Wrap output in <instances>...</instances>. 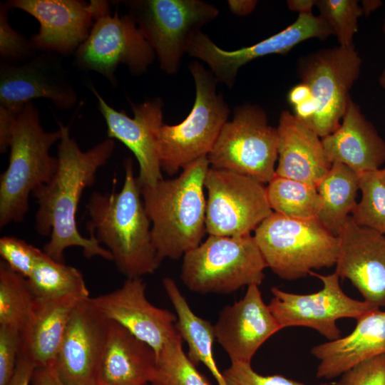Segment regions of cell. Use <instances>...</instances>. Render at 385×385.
<instances>
[{"label":"cell","mask_w":385,"mask_h":385,"mask_svg":"<svg viewBox=\"0 0 385 385\" xmlns=\"http://www.w3.org/2000/svg\"><path fill=\"white\" fill-rule=\"evenodd\" d=\"M382 5V1L379 0H364L361 3V8L363 15H369Z\"/></svg>","instance_id":"cell-44"},{"label":"cell","mask_w":385,"mask_h":385,"mask_svg":"<svg viewBox=\"0 0 385 385\" xmlns=\"http://www.w3.org/2000/svg\"><path fill=\"white\" fill-rule=\"evenodd\" d=\"M27 281L37 299L90 298L81 272L74 267L55 261L43 251Z\"/></svg>","instance_id":"cell-29"},{"label":"cell","mask_w":385,"mask_h":385,"mask_svg":"<svg viewBox=\"0 0 385 385\" xmlns=\"http://www.w3.org/2000/svg\"></svg>","instance_id":"cell-48"},{"label":"cell","mask_w":385,"mask_h":385,"mask_svg":"<svg viewBox=\"0 0 385 385\" xmlns=\"http://www.w3.org/2000/svg\"><path fill=\"white\" fill-rule=\"evenodd\" d=\"M152 385H212L183 349L178 332L163 345L156 356Z\"/></svg>","instance_id":"cell-32"},{"label":"cell","mask_w":385,"mask_h":385,"mask_svg":"<svg viewBox=\"0 0 385 385\" xmlns=\"http://www.w3.org/2000/svg\"><path fill=\"white\" fill-rule=\"evenodd\" d=\"M379 175L383 183L385 184V168L378 170Z\"/></svg>","instance_id":"cell-46"},{"label":"cell","mask_w":385,"mask_h":385,"mask_svg":"<svg viewBox=\"0 0 385 385\" xmlns=\"http://www.w3.org/2000/svg\"><path fill=\"white\" fill-rule=\"evenodd\" d=\"M111 320L91 297L77 303L70 316L55 367L63 385H98V371Z\"/></svg>","instance_id":"cell-15"},{"label":"cell","mask_w":385,"mask_h":385,"mask_svg":"<svg viewBox=\"0 0 385 385\" xmlns=\"http://www.w3.org/2000/svg\"><path fill=\"white\" fill-rule=\"evenodd\" d=\"M20 349V332L9 326L0 325V385H9Z\"/></svg>","instance_id":"cell-39"},{"label":"cell","mask_w":385,"mask_h":385,"mask_svg":"<svg viewBox=\"0 0 385 385\" xmlns=\"http://www.w3.org/2000/svg\"><path fill=\"white\" fill-rule=\"evenodd\" d=\"M266 190L272 211L288 217L317 218L322 208L317 187L304 182L275 175Z\"/></svg>","instance_id":"cell-30"},{"label":"cell","mask_w":385,"mask_h":385,"mask_svg":"<svg viewBox=\"0 0 385 385\" xmlns=\"http://www.w3.org/2000/svg\"><path fill=\"white\" fill-rule=\"evenodd\" d=\"M359 176L361 199L351 216L358 225L385 235V184L378 170Z\"/></svg>","instance_id":"cell-33"},{"label":"cell","mask_w":385,"mask_h":385,"mask_svg":"<svg viewBox=\"0 0 385 385\" xmlns=\"http://www.w3.org/2000/svg\"><path fill=\"white\" fill-rule=\"evenodd\" d=\"M310 275L319 279L322 288L312 294H295L277 287L271 288L272 298L268 307L282 329L290 327L313 329L329 341L341 337L337 325L342 318L358 319L368 312L379 309L354 299L342 289L339 276L334 272L322 275L312 271Z\"/></svg>","instance_id":"cell-13"},{"label":"cell","mask_w":385,"mask_h":385,"mask_svg":"<svg viewBox=\"0 0 385 385\" xmlns=\"http://www.w3.org/2000/svg\"><path fill=\"white\" fill-rule=\"evenodd\" d=\"M35 302L27 279L0 262V325L20 332L25 327Z\"/></svg>","instance_id":"cell-31"},{"label":"cell","mask_w":385,"mask_h":385,"mask_svg":"<svg viewBox=\"0 0 385 385\" xmlns=\"http://www.w3.org/2000/svg\"><path fill=\"white\" fill-rule=\"evenodd\" d=\"M322 142L332 163L344 164L358 175L379 170L385 162V141L351 98L342 123Z\"/></svg>","instance_id":"cell-24"},{"label":"cell","mask_w":385,"mask_h":385,"mask_svg":"<svg viewBox=\"0 0 385 385\" xmlns=\"http://www.w3.org/2000/svg\"><path fill=\"white\" fill-rule=\"evenodd\" d=\"M153 349L111 320L98 371V385H148L155 371Z\"/></svg>","instance_id":"cell-25"},{"label":"cell","mask_w":385,"mask_h":385,"mask_svg":"<svg viewBox=\"0 0 385 385\" xmlns=\"http://www.w3.org/2000/svg\"><path fill=\"white\" fill-rule=\"evenodd\" d=\"M210 165L203 157L173 179L140 188L151 222V237L160 262L178 260L197 247L206 231L205 179Z\"/></svg>","instance_id":"cell-3"},{"label":"cell","mask_w":385,"mask_h":385,"mask_svg":"<svg viewBox=\"0 0 385 385\" xmlns=\"http://www.w3.org/2000/svg\"><path fill=\"white\" fill-rule=\"evenodd\" d=\"M163 285L176 312V329L188 344V357L195 365L202 363L218 385H227L213 356L215 339L213 325L194 313L172 278L165 277Z\"/></svg>","instance_id":"cell-27"},{"label":"cell","mask_w":385,"mask_h":385,"mask_svg":"<svg viewBox=\"0 0 385 385\" xmlns=\"http://www.w3.org/2000/svg\"><path fill=\"white\" fill-rule=\"evenodd\" d=\"M75 53L76 66L101 74L113 85L117 83L115 71L120 63L140 75L156 58L130 16H120L118 8L111 15L109 6L96 17L88 38Z\"/></svg>","instance_id":"cell-12"},{"label":"cell","mask_w":385,"mask_h":385,"mask_svg":"<svg viewBox=\"0 0 385 385\" xmlns=\"http://www.w3.org/2000/svg\"><path fill=\"white\" fill-rule=\"evenodd\" d=\"M209 235H250L272 212L265 184L247 175L210 167L205 179Z\"/></svg>","instance_id":"cell-11"},{"label":"cell","mask_w":385,"mask_h":385,"mask_svg":"<svg viewBox=\"0 0 385 385\" xmlns=\"http://www.w3.org/2000/svg\"><path fill=\"white\" fill-rule=\"evenodd\" d=\"M58 123L61 136L57 170L48 183L32 192L38 204L35 229L41 235H50L43 251L63 263L64 251L70 247H80L87 258L99 256L113 260L110 251L101 246L94 237L87 238L81 235L76 213L83 190L95 183L96 173L111 158L115 142L108 138L83 151L71 136L68 127L59 121Z\"/></svg>","instance_id":"cell-1"},{"label":"cell","mask_w":385,"mask_h":385,"mask_svg":"<svg viewBox=\"0 0 385 385\" xmlns=\"http://www.w3.org/2000/svg\"><path fill=\"white\" fill-rule=\"evenodd\" d=\"M317 189L322 200L317 218L331 233L338 236L357 204L359 176L346 165L334 163Z\"/></svg>","instance_id":"cell-28"},{"label":"cell","mask_w":385,"mask_h":385,"mask_svg":"<svg viewBox=\"0 0 385 385\" xmlns=\"http://www.w3.org/2000/svg\"><path fill=\"white\" fill-rule=\"evenodd\" d=\"M254 237L267 267L283 279L329 268L339 255V237L318 218L295 219L273 212L255 229Z\"/></svg>","instance_id":"cell-6"},{"label":"cell","mask_w":385,"mask_h":385,"mask_svg":"<svg viewBox=\"0 0 385 385\" xmlns=\"http://www.w3.org/2000/svg\"><path fill=\"white\" fill-rule=\"evenodd\" d=\"M9 8L0 4V56L2 63L16 64L25 62L36 54L31 41L14 30L8 18Z\"/></svg>","instance_id":"cell-35"},{"label":"cell","mask_w":385,"mask_h":385,"mask_svg":"<svg viewBox=\"0 0 385 385\" xmlns=\"http://www.w3.org/2000/svg\"><path fill=\"white\" fill-rule=\"evenodd\" d=\"M316 6L322 18L332 29L339 46L354 45L358 31V20L363 15L356 0H317Z\"/></svg>","instance_id":"cell-34"},{"label":"cell","mask_w":385,"mask_h":385,"mask_svg":"<svg viewBox=\"0 0 385 385\" xmlns=\"http://www.w3.org/2000/svg\"><path fill=\"white\" fill-rule=\"evenodd\" d=\"M277 131L278 163L275 175L317 187L332 165L322 138L288 111L281 113Z\"/></svg>","instance_id":"cell-22"},{"label":"cell","mask_w":385,"mask_h":385,"mask_svg":"<svg viewBox=\"0 0 385 385\" xmlns=\"http://www.w3.org/2000/svg\"><path fill=\"white\" fill-rule=\"evenodd\" d=\"M289 10L299 14H312V9L316 6L317 0H289L287 1Z\"/></svg>","instance_id":"cell-43"},{"label":"cell","mask_w":385,"mask_h":385,"mask_svg":"<svg viewBox=\"0 0 385 385\" xmlns=\"http://www.w3.org/2000/svg\"><path fill=\"white\" fill-rule=\"evenodd\" d=\"M335 272L348 279L364 300L385 306V235L358 225L350 216L338 236Z\"/></svg>","instance_id":"cell-20"},{"label":"cell","mask_w":385,"mask_h":385,"mask_svg":"<svg viewBox=\"0 0 385 385\" xmlns=\"http://www.w3.org/2000/svg\"><path fill=\"white\" fill-rule=\"evenodd\" d=\"M189 70L195 86L193 107L180 123H163L157 137L161 169L169 175L207 156L230 112L212 72L199 61L190 63Z\"/></svg>","instance_id":"cell-7"},{"label":"cell","mask_w":385,"mask_h":385,"mask_svg":"<svg viewBox=\"0 0 385 385\" xmlns=\"http://www.w3.org/2000/svg\"><path fill=\"white\" fill-rule=\"evenodd\" d=\"M379 82L381 88L385 91V68L382 71L379 78Z\"/></svg>","instance_id":"cell-45"},{"label":"cell","mask_w":385,"mask_h":385,"mask_svg":"<svg viewBox=\"0 0 385 385\" xmlns=\"http://www.w3.org/2000/svg\"><path fill=\"white\" fill-rule=\"evenodd\" d=\"M101 1L10 0L9 9L22 10L38 20L39 31L30 39L36 51L76 53L88 38Z\"/></svg>","instance_id":"cell-17"},{"label":"cell","mask_w":385,"mask_h":385,"mask_svg":"<svg viewBox=\"0 0 385 385\" xmlns=\"http://www.w3.org/2000/svg\"><path fill=\"white\" fill-rule=\"evenodd\" d=\"M61 130L47 132L32 101L24 105L11 131L9 165L0 178V227L19 222L29 210V198L35 189L55 175L58 158L50 154L60 140Z\"/></svg>","instance_id":"cell-4"},{"label":"cell","mask_w":385,"mask_h":385,"mask_svg":"<svg viewBox=\"0 0 385 385\" xmlns=\"http://www.w3.org/2000/svg\"><path fill=\"white\" fill-rule=\"evenodd\" d=\"M361 66L354 45L322 49L299 60L303 98L294 114L321 138L340 125Z\"/></svg>","instance_id":"cell-5"},{"label":"cell","mask_w":385,"mask_h":385,"mask_svg":"<svg viewBox=\"0 0 385 385\" xmlns=\"http://www.w3.org/2000/svg\"><path fill=\"white\" fill-rule=\"evenodd\" d=\"M37 98L51 100L60 109H70L77 93L55 53H41L18 64L1 63L0 108L17 115Z\"/></svg>","instance_id":"cell-16"},{"label":"cell","mask_w":385,"mask_h":385,"mask_svg":"<svg viewBox=\"0 0 385 385\" xmlns=\"http://www.w3.org/2000/svg\"><path fill=\"white\" fill-rule=\"evenodd\" d=\"M31 384V385H63L58 376L55 364L36 367Z\"/></svg>","instance_id":"cell-41"},{"label":"cell","mask_w":385,"mask_h":385,"mask_svg":"<svg viewBox=\"0 0 385 385\" xmlns=\"http://www.w3.org/2000/svg\"><path fill=\"white\" fill-rule=\"evenodd\" d=\"M222 374L227 385H305L279 374L267 376L260 374L249 363L231 362V365ZM329 384L322 383L317 385Z\"/></svg>","instance_id":"cell-37"},{"label":"cell","mask_w":385,"mask_h":385,"mask_svg":"<svg viewBox=\"0 0 385 385\" xmlns=\"http://www.w3.org/2000/svg\"><path fill=\"white\" fill-rule=\"evenodd\" d=\"M227 4L230 11L237 16H246L255 9L257 1L255 0H230Z\"/></svg>","instance_id":"cell-42"},{"label":"cell","mask_w":385,"mask_h":385,"mask_svg":"<svg viewBox=\"0 0 385 385\" xmlns=\"http://www.w3.org/2000/svg\"><path fill=\"white\" fill-rule=\"evenodd\" d=\"M382 29H383L384 34V35H385V18H384V24H383V27H382Z\"/></svg>","instance_id":"cell-47"},{"label":"cell","mask_w":385,"mask_h":385,"mask_svg":"<svg viewBox=\"0 0 385 385\" xmlns=\"http://www.w3.org/2000/svg\"><path fill=\"white\" fill-rule=\"evenodd\" d=\"M81 300L73 297L52 300L35 298L29 320L21 332L20 351L36 367L55 364L71 312Z\"/></svg>","instance_id":"cell-26"},{"label":"cell","mask_w":385,"mask_h":385,"mask_svg":"<svg viewBox=\"0 0 385 385\" xmlns=\"http://www.w3.org/2000/svg\"><path fill=\"white\" fill-rule=\"evenodd\" d=\"M145 288L141 277L128 278L121 287L91 300L106 318L150 346L157 356L167 341L178 334L177 316L152 304Z\"/></svg>","instance_id":"cell-19"},{"label":"cell","mask_w":385,"mask_h":385,"mask_svg":"<svg viewBox=\"0 0 385 385\" xmlns=\"http://www.w3.org/2000/svg\"><path fill=\"white\" fill-rule=\"evenodd\" d=\"M311 354L319 361L316 376L332 379L356 364L385 354V311L376 309L356 320L351 333L314 346Z\"/></svg>","instance_id":"cell-23"},{"label":"cell","mask_w":385,"mask_h":385,"mask_svg":"<svg viewBox=\"0 0 385 385\" xmlns=\"http://www.w3.org/2000/svg\"><path fill=\"white\" fill-rule=\"evenodd\" d=\"M213 327L231 362L249 364L260 347L282 329L255 284L247 287L241 299L225 306Z\"/></svg>","instance_id":"cell-21"},{"label":"cell","mask_w":385,"mask_h":385,"mask_svg":"<svg viewBox=\"0 0 385 385\" xmlns=\"http://www.w3.org/2000/svg\"><path fill=\"white\" fill-rule=\"evenodd\" d=\"M90 88L106 120L108 138L120 141L137 159L140 187L153 186L163 180L157 149L158 133L163 125V101L155 98L138 104L131 103V118L125 111H117L109 106L93 86Z\"/></svg>","instance_id":"cell-18"},{"label":"cell","mask_w":385,"mask_h":385,"mask_svg":"<svg viewBox=\"0 0 385 385\" xmlns=\"http://www.w3.org/2000/svg\"><path fill=\"white\" fill-rule=\"evenodd\" d=\"M334 385H385V354L356 364L340 375Z\"/></svg>","instance_id":"cell-38"},{"label":"cell","mask_w":385,"mask_h":385,"mask_svg":"<svg viewBox=\"0 0 385 385\" xmlns=\"http://www.w3.org/2000/svg\"><path fill=\"white\" fill-rule=\"evenodd\" d=\"M123 163L125 179L119 192H94L90 196L86 229L90 236L106 246L123 274L142 277L153 273L161 262L152 241L151 222L134 175L133 160L128 158Z\"/></svg>","instance_id":"cell-2"},{"label":"cell","mask_w":385,"mask_h":385,"mask_svg":"<svg viewBox=\"0 0 385 385\" xmlns=\"http://www.w3.org/2000/svg\"><path fill=\"white\" fill-rule=\"evenodd\" d=\"M43 250L15 237L4 236L0 239V255L15 272L28 278L32 272Z\"/></svg>","instance_id":"cell-36"},{"label":"cell","mask_w":385,"mask_h":385,"mask_svg":"<svg viewBox=\"0 0 385 385\" xmlns=\"http://www.w3.org/2000/svg\"><path fill=\"white\" fill-rule=\"evenodd\" d=\"M167 74L178 71L194 36L219 14L201 0H130L123 1Z\"/></svg>","instance_id":"cell-9"},{"label":"cell","mask_w":385,"mask_h":385,"mask_svg":"<svg viewBox=\"0 0 385 385\" xmlns=\"http://www.w3.org/2000/svg\"><path fill=\"white\" fill-rule=\"evenodd\" d=\"M36 366L23 352L18 356L16 369L9 385H29Z\"/></svg>","instance_id":"cell-40"},{"label":"cell","mask_w":385,"mask_h":385,"mask_svg":"<svg viewBox=\"0 0 385 385\" xmlns=\"http://www.w3.org/2000/svg\"><path fill=\"white\" fill-rule=\"evenodd\" d=\"M277 131L265 111L250 103L237 106L207 158L210 167L269 183L275 176Z\"/></svg>","instance_id":"cell-10"},{"label":"cell","mask_w":385,"mask_h":385,"mask_svg":"<svg viewBox=\"0 0 385 385\" xmlns=\"http://www.w3.org/2000/svg\"><path fill=\"white\" fill-rule=\"evenodd\" d=\"M267 267L251 234L209 235L183 257L180 279L193 292L230 294L244 286H260Z\"/></svg>","instance_id":"cell-8"},{"label":"cell","mask_w":385,"mask_h":385,"mask_svg":"<svg viewBox=\"0 0 385 385\" xmlns=\"http://www.w3.org/2000/svg\"><path fill=\"white\" fill-rule=\"evenodd\" d=\"M334 35L330 26L312 14H299L282 31L247 47L224 50L202 31L191 41L188 54L205 62L217 83L232 88L239 69L247 63L271 54H286L297 44L310 39L324 40Z\"/></svg>","instance_id":"cell-14"}]
</instances>
